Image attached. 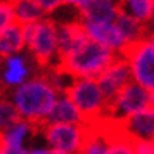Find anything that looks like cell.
Here are the masks:
<instances>
[{
	"mask_svg": "<svg viewBox=\"0 0 154 154\" xmlns=\"http://www.w3.org/2000/svg\"><path fill=\"white\" fill-rule=\"evenodd\" d=\"M12 99L16 109L21 112L23 118H26L28 123H38L54 109L57 102V92L49 83V80L40 75L31 82L19 85Z\"/></svg>",
	"mask_w": 154,
	"mask_h": 154,
	"instance_id": "1",
	"label": "cell"
},
{
	"mask_svg": "<svg viewBox=\"0 0 154 154\" xmlns=\"http://www.w3.org/2000/svg\"><path fill=\"white\" fill-rule=\"evenodd\" d=\"M118 56H114L109 47L102 43H97L94 40H88L80 50H76L69 59L63 63H57L50 66L52 69L64 73L68 76L78 78H99L106 71V68L114 61Z\"/></svg>",
	"mask_w": 154,
	"mask_h": 154,
	"instance_id": "2",
	"label": "cell"
},
{
	"mask_svg": "<svg viewBox=\"0 0 154 154\" xmlns=\"http://www.w3.org/2000/svg\"><path fill=\"white\" fill-rule=\"evenodd\" d=\"M64 97L69 99L76 106L78 111L83 114L85 125H90V123L106 116L107 102L99 88L97 80H90V78L73 80L69 88L64 94Z\"/></svg>",
	"mask_w": 154,
	"mask_h": 154,
	"instance_id": "3",
	"label": "cell"
},
{
	"mask_svg": "<svg viewBox=\"0 0 154 154\" xmlns=\"http://www.w3.org/2000/svg\"><path fill=\"white\" fill-rule=\"evenodd\" d=\"M121 57L128 61L132 68L135 83H139L147 92L154 90V43L142 40L137 43H126L119 50Z\"/></svg>",
	"mask_w": 154,
	"mask_h": 154,
	"instance_id": "4",
	"label": "cell"
},
{
	"mask_svg": "<svg viewBox=\"0 0 154 154\" xmlns=\"http://www.w3.org/2000/svg\"><path fill=\"white\" fill-rule=\"evenodd\" d=\"M56 151L78 154L92 135L90 125H49L42 128Z\"/></svg>",
	"mask_w": 154,
	"mask_h": 154,
	"instance_id": "5",
	"label": "cell"
},
{
	"mask_svg": "<svg viewBox=\"0 0 154 154\" xmlns=\"http://www.w3.org/2000/svg\"><path fill=\"white\" fill-rule=\"evenodd\" d=\"M149 107V92L142 88L139 83H130L118 92V95L107 104L104 118L126 119Z\"/></svg>",
	"mask_w": 154,
	"mask_h": 154,
	"instance_id": "6",
	"label": "cell"
},
{
	"mask_svg": "<svg viewBox=\"0 0 154 154\" xmlns=\"http://www.w3.org/2000/svg\"><path fill=\"white\" fill-rule=\"evenodd\" d=\"M38 68L49 69L50 57L57 52V24L52 19H42L36 23L33 40L26 45Z\"/></svg>",
	"mask_w": 154,
	"mask_h": 154,
	"instance_id": "7",
	"label": "cell"
},
{
	"mask_svg": "<svg viewBox=\"0 0 154 154\" xmlns=\"http://www.w3.org/2000/svg\"><path fill=\"white\" fill-rule=\"evenodd\" d=\"M132 68L126 59H123L121 56H118L112 61L106 71L97 78L99 88L102 92V95L106 97V102L109 104L112 99L118 95V92L126 87V85L132 82Z\"/></svg>",
	"mask_w": 154,
	"mask_h": 154,
	"instance_id": "8",
	"label": "cell"
},
{
	"mask_svg": "<svg viewBox=\"0 0 154 154\" xmlns=\"http://www.w3.org/2000/svg\"><path fill=\"white\" fill-rule=\"evenodd\" d=\"M88 42V35L85 31L82 21H71L57 28V63L69 59L76 50H80Z\"/></svg>",
	"mask_w": 154,
	"mask_h": 154,
	"instance_id": "9",
	"label": "cell"
},
{
	"mask_svg": "<svg viewBox=\"0 0 154 154\" xmlns=\"http://www.w3.org/2000/svg\"><path fill=\"white\" fill-rule=\"evenodd\" d=\"M29 125H31V130L36 132L49 125H85V118L69 99L63 97L56 102L54 109L50 111L47 118H43L38 123H29Z\"/></svg>",
	"mask_w": 154,
	"mask_h": 154,
	"instance_id": "10",
	"label": "cell"
},
{
	"mask_svg": "<svg viewBox=\"0 0 154 154\" xmlns=\"http://www.w3.org/2000/svg\"><path fill=\"white\" fill-rule=\"evenodd\" d=\"M83 24L88 38L109 47L111 50H121L126 45V40L114 24H107V23H83Z\"/></svg>",
	"mask_w": 154,
	"mask_h": 154,
	"instance_id": "11",
	"label": "cell"
},
{
	"mask_svg": "<svg viewBox=\"0 0 154 154\" xmlns=\"http://www.w3.org/2000/svg\"><path fill=\"white\" fill-rule=\"evenodd\" d=\"M114 26L119 29V33L123 35V38L126 40V43H137L142 40L149 38V28L147 24L137 21L132 14H128L125 9L119 5V12L114 19Z\"/></svg>",
	"mask_w": 154,
	"mask_h": 154,
	"instance_id": "12",
	"label": "cell"
},
{
	"mask_svg": "<svg viewBox=\"0 0 154 154\" xmlns=\"http://www.w3.org/2000/svg\"><path fill=\"white\" fill-rule=\"evenodd\" d=\"M119 12V5H112L106 0H90L87 5L78 9V14L87 23H107L112 24Z\"/></svg>",
	"mask_w": 154,
	"mask_h": 154,
	"instance_id": "13",
	"label": "cell"
},
{
	"mask_svg": "<svg viewBox=\"0 0 154 154\" xmlns=\"http://www.w3.org/2000/svg\"><path fill=\"white\" fill-rule=\"evenodd\" d=\"M123 125L137 139L154 140V109L146 107L144 111L123 119Z\"/></svg>",
	"mask_w": 154,
	"mask_h": 154,
	"instance_id": "14",
	"label": "cell"
},
{
	"mask_svg": "<svg viewBox=\"0 0 154 154\" xmlns=\"http://www.w3.org/2000/svg\"><path fill=\"white\" fill-rule=\"evenodd\" d=\"M24 45V36H23V24L14 21L9 28H5L0 33V63L4 59L11 57V54L19 52Z\"/></svg>",
	"mask_w": 154,
	"mask_h": 154,
	"instance_id": "15",
	"label": "cell"
},
{
	"mask_svg": "<svg viewBox=\"0 0 154 154\" xmlns=\"http://www.w3.org/2000/svg\"><path fill=\"white\" fill-rule=\"evenodd\" d=\"M11 5L14 9V17L19 24H29V23H38L43 19L45 11H43L35 0H12Z\"/></svg>",
	"mask_w": 154,
	"mask_h": 154,
	"instance_id": "16",
	"label": "cell"
},
{
	"mask_svg": "<svg viewBox=\"0 0 154 154\" xmlns=\"http://www.w3.org/2000/svg\"><path fill=\"white\" fill-rule=\"evenodd\" d=\"M28 76V66L23 57L11 56L5 59V73H4V82L11 87L23 85L24 78Z\"/></svg>",
	"mask_w": 154,
	"mask_h": 154,
	"instance_id": "17",
	"label": "cell"
},
{
	"mask_svg": "<svg viewBox=\"0 0 154 154\" xmlns=\"http://www.w3.org/2000/svg\"><path fill=\"white\" fill-rule=\"evenodd\" d=\"M24 121L21 116V112L16 109L14 104H11L5 97H0V130L4 128H11V126L17 125Z\"/></svg>",
	"mask_w": 154,
	"mask_h": 154,
	"instance_id": "18",
	"label": "cell"
},
{
	"mask_svg": "<svg viewBox=\"0 0 154 154\" xmlns=\"http://www.w3.org/2000/svg\"><path fill=\"white\" fill-rule=\"evenodd\" d=\"M130 7L132 11V16L137 19V21L144 23L151 21V16H152L154 11V0H125V4L121 7Z\"/></svg>",
	"mask_w": 154,
	"mask_h": 154,
	"instance_id": "19",
	"label": "cell"
},
{
	"mask_svg": "<svg viewBox=\"0 0 154 154\" xmlns=\"http://www.w3.org/2000/svg\"><path fill=\"white\" fill-rule=\"evenodd\" d=\"M31 130V125L28 121H21L17 125L11 126L7 132L4 133V144L7 147H21V142L24 139V135Z\"/></svg>",
	"mask_w": 154,
	"mask_h": 154,
	"instance_id": "20",
	"label": "cell"
},
{
	"mask_svg": "<svg viewBox=\"0 0 154 154\" xmlns=\"http://www.w3.org/2000/svg\"><path fill=\"white\" fill-rule=\"evenodd\" d=\"M78 154H109V151H107V144L99 137V133L95 132L94 126H92V135H90V139H88V142L85 144L83 149H82Z\"/></svg>",
	"mask_w": 154,
	"mask_h": 154,
	"instance_id": "21",
	"label": "cell"
},
{
	"mask_svg": "<svg viewBox=\"0 0 154 154\" xmlns=\"http://www.w3.org/2000/svg\"><path fill=\"white\" fill-rule=\"evenodd\" d=\"M14 21H16L14 9H12V5H11V2L0 0V33H2L5 28H9Z\"/></svg>",
	"mask_w": 154,
	"mask_h": 154,
	"instance_id": "22",
	"label": "cell"
},
{
	"mask_svg": "<svg viewBox=\"0 0 154 154\" xmlns=\"http://www.w3.org/2000/svg\"><path fill=\"white\" fill-rule=\"evenodd\" d=\"M133 151L135 154H154V140L137 139L133 142Z\"/></svg>",
	"mask_w": 154,
	"mask_h": 154,
	"instance_id": "23",
	"label": "cell"
},
{
	"mask_svg": "<svg viewBox=\"0 0 154 154\" xmlns=\"http://www.w3.org/2000/svg\"><path fill=\"white\" fill-rule=\"evenodd\" d=\"M35 2L45 11V14H47V12H52L54 9H57L59 5L64 4V0H35Z\"/></svg>",
	"mask_w": 154,
	"mask_h": 154,
	"instance_id": "24",
	"label": "cell"
},
{
	"mask_svg": "<svg viewBox=\"0 0 154 154\" xmlns=\"http://www.w3.org/2000/svg\"><path fill=\"white\" fill-rule=\"evenodd\" d=\"M0 154H29L28 151H24L23 147H7L4 146L0 149Z\"/></svg>",
	"mask_w": 154,
	"mask_h": 154,
	"instance_id": "25",
	"label": "cell"
},
{
	"mask_svg": "<svg viewBox=\"0 0 154 154\" xmlns=\"http://www.w3.org/2000/svg\"><path fill=\"white\" fill-rule=\"evenodd\" d=\"M66 4H73V5H76V9H82L83 5H87L90 0H64Z\"/></svg>",
	"mask_w": 154,
	"mask_h": 154,
	"instance_id": "26",
	"label": "cell"
},
{
	"mask_svg": "<svg viewBox=\"0 0 154 154\" xmlns=\"http://www.w3.org/2000/svg\"><path fill=\"white\" fill-rule=\"evenodd\" d=\"M149 107H152L154 109V90L149 92Z\"/></svg>",
	"mask_w": 154,
	"mask_h": 154,
	"instance_id": "27",
	"label": "cell"
},
{
	"mask_svg": "<svg viewBox=\"0 0 154 154\" xmlns=\"http://www.w3.org/2000/svg\"><path fill=\"white\" fill-rule=\"evenodd\" d=\"M49 151H45V149H36V151H31L29 154H47Z\"/></svg>",
	"mask_w": 154,
	"mask_h": 154,
	"instance_id": "28",
	"label": "cell"
},
{
	"mask_svg": "<svg viewBox=\"0 0 154 154\" xmlns=\"http://www.w3.org/2000/svg\"><path fill=\"white\" fill-rule=\"evenodd\" d=\"M47 154H68V152H63V151H56V149H52V151H49Z\"/></svg>",
	"mask_w": 154,
	"mask_h": 154,
	"instance_id": "29",
	"label": "cell"
},
{
	"mask_svg": "<svg viewBox=\"0 0 154 154\" xmlns=\"http://www.w3.org/2000/svg\"><path fill=\"white\" fill-rule=\"evenodd\" d=\"M147 40H149V42H152V43H154V33H151V35H149V38H147Z\"/></svg>",
	"mask_w": 154,
	"mask_h": 154,
	"instance_id": "30",
	"label": "cell"
},
{
	"mask_svg": "<svg viewBox=\"0 0 154 154\" xmlns=\"http://www.w3.org/2000/svg\"><path fill=\"white\" fill-rule=\"evenodd\" d=\"M106 2H109V0H106ZM125 4V0H119V5H123Z\"/></svg>",
	"mask_w": 154,
	"mask_h": 154,
	"instance_id": "31",
	"label": "cell"
},
{
	"mask_svg": "<svg viewBox=\"0 0 154 154\" xmlns=\"http://www.w3.org/2000/svg\"><path fill=\"white\" fill-rule=\"evenodd\" d=\"M4 139V133H2V130H0V140Z\"/></svg>",
	"mask_w": 154,
	"mask_h": 154,
	"instance_id": "32",
	"label": "cell"
}]
</instances>
